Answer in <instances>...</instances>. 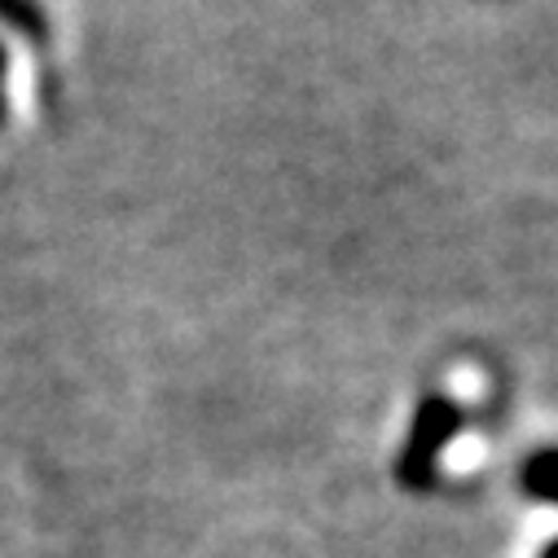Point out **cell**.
Wrapping results in <instances>:
<instances>
[{
	"instance_id": "6da1fadb",
	"label": "cell",
	"mask_w": 558,
	"mask_h": 558,
	"mask_svg": "<svg viewBox=\"0 0 558 558\" xmlns=\"http://www.w3.org/2000/svg\"><path fill=\"white\" fill-rule=\"evenodd\" d=\"M462 427V409L445 396H432L423 400V409H417L413 417V432H409V445L400 453V480L404 484H427L432 480V466H436V453L458 436Z\"/></svg>"
},
{
	"instance_id": "7a4b0ae2",
	"label": "cell",
	"mask_w": 558,
	"mask_h": 558,
	"mask_svg": "<svg viewBox=\"0 0 558 558\" xmlns=\"http://www.w3.org/2000/svg\"><path fill=\"white\" fill-rule=\"evenodd\" d=\"M0 23H5L19 40L45 49L49 36H53V23H49V10L40 0H0Z\"/></svg>"
},
{
	"instance_id": "3957f363",
	"label": "cell",
	"mask_w": 558,
	"mask_h": 558,
	"mask_svg": "<svg viewBox=\"0 0 558 558\" xmlns=\"http://www.w3.org/2000/svg\"><path fill=\"white\" fill-rule=\"evenodd\" d=\"M523 484H527L532 493L558 501V453H554V449H549V453H536V458L527 462V471H523ZM545 558H558V545H549Z\"/></svg>"
},
{
	"instance_id": "277c9868",
	"label": "cell",
	"mask_w": 558,
	"mask_h": 558,
	"mask_svg": "<svg viewBox=\"0 0 558 558\" xmlns=\"http://www.w3.org/2000/svg\"><path fill=\"white\" fill-rule=\"evenodd\" d=\"M5 75H10V53L0 45V123H5Z\"/></svg>"
}]
</instances>
